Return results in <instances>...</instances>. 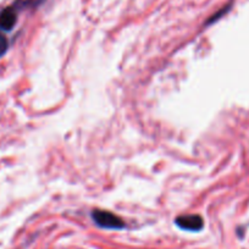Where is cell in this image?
Returning <instances> with one entry per match:
<instances>
[{
    "label": "cell",
    "instance_id": "cell-4",
    "mask_svg": "<svg viewBox=\"0 0 249 249\" xmlns=\"http://www.w3.org/2000/svg\"><path fill=\"white\" fill-rule=\"evenodd\" d=\"M8 48H9L8 38H6L3 33L0 32V57L3 56V55L8 52Z\"/></svg>",
    "mask_w": 249,
    "mask_h": 249
},
{
    "label": "cell",
    "instance_id": "cell-2",
    "mask_svg": "<svg viewBox=\"0 0 249 249\" xmlns=\"http://www.w3.org/2000/svg\"><path fill=\"white\" fill-rule=\"evenodd\" d=\"M175 224L181 230L190 232H199L204 226V221L200 215H181L176 217Z\"/></svg>",
    "mask_w": 249,
    "mask_h": 249
},
{
    "label": "cell",
    "instance_id": "cell-3",
    "mask_svg": "<svg viewBox=\"0 0 249 249\" xmlns=\"http://www.w3.org/2000/svg\"><path fill=\"white\" fill-rule=\"evenodd\" d=\"M18 22V11L14 6H9L0 11V30L11 31Z\"/></svg>",
    "mask_w": 249,
    "mask_h": 249
},
{
    "label": "cell",
    "instance_id": "cell-1",
    "mask_svg": "<svg viewBox=\"0 0 249 249\" xmlns=\"http://www.w3.org/2000/svg\"><path fill=\"white\" fill-rule=\"evenodd\" d=\"M92 219L95 225L102 229L107 230H122L124 227V220L116 214L107 210L95 209L92 212Z\"/></svg>",
    "mask_w": 249,
    "mask_h": 249
}]
</instances>
